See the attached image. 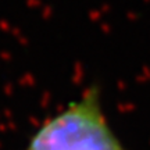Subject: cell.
Masks as SVG:
<instances>
[{
	"mask_svg": "<svg viewBox=\"0 0 150 150\" xmlns=\"http://www.w3.org/2000/svg\"><path fill=\"white\" fill-rule=\"evenodd\" d=\"M25 150H127L103 111L97 89H88L49 118Z\"/></svg>",
	"mask_w": 150,
	"mask_h": 150,
	"instance_id": "1",
	"label": "cell"
}]
</instances>
